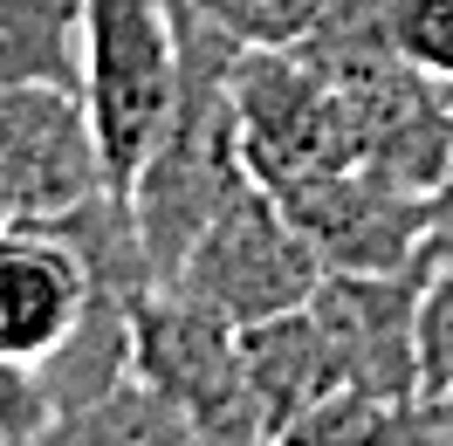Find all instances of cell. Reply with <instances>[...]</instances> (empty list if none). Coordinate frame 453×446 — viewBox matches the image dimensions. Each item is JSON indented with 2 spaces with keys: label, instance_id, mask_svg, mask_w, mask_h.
I'll use <instances>...</instances> for the list:
<instances>
[{
  "label": "cell",
  "instance_id": "obj_6",
  "mask_svg": "<svg viewBox=\"0 0 453 446\" xmlns=\"http://www.w3.org/2000/svg\"><path fill=\"white\" fill-rule=\"evenodd\" d=\"M433 254L440 248L426 241L405 268H330L310 288V316L323 330V343H330L337 385L378 391V398H419V378H412V309H419V281H426Z\"/></svg>",
  "mask_w": 453,
  "mask_h": 446
},
{
  "label": "cell",
  "instance_id": "obj_1",
  "mask_svg": "<svg viewBox=\"0 0 453 446\" xmlns=\"http://www.w3.org/2000/svg\"><path fill=\"white\" fill-rule=\"evenodd\" d=\"M83 117L96 165L117 199L131 193L144 151L179 111V42L165 0H83Z\"/></svg>",
  "mask_w": 453,
  "mask_h": 446
},
{
  "label": "cell",
  "instance_id": "obj_13",
  "mask_svg": "<svg viewBox=\"0 0 453 446\" xmlns=\"http://www.w3.org/2000/svg\"><path fill=\"white\" fill-rule=\"evenodd\" d=\"M412 378L426 398H453V248L426 261L419 309H412Z\"/></svg>",
  "mask_w": 453,
  "mask_h": 446
},
{
  "label": "cell",
  "instance_id": "obj_2",
  "mask_svg": "<svg viewBox=\"0 0 453 446\" xmlns=\"http://www.w3.org/2000/svg\"><path fill=\"white\" fill-rule=\"evenodd\" d=\"M131 378L199 433V446H268V419L248 385L234 323L206 316L172 288L131 303Z\"/></svg>",
  "mask_w": 453,
  "mask_h": 446
},
{
  "label": "cell",
  "instance_id": "obj_7",
  "mask_svg": "<svg viewBox=\"0 0 453 446\" xmlns=\"http://www.w3.org/2000/svg\"><path fill=\"white\" fill-rule=\"evenodd\" d=\"M282 213L303 227V241L330 275V268H405L426 248L433 199L371 165H343L330 179L282 193Z\"/></svg>",
  "mask_w": 453,
  "mask_h": 446
},
{
  "label": "cell",
  "instance_id": "obj_5",
  "mask_svg": "<svg viewBox=\"0 0 453 446\" xmlns=\"http://www.w3.org/2000/svg\"><path fill=\"white\" fill-rule=\"evenodd\" d=\"M111 193L83 96L62 83H0V220H56Z\"/></svg>",
  "mask_w": 453,
  "mask_h": 446
},
{
  "label": "cell",
  "instance_id": "obj_9",
  "mask_svg": "<svg viewBox=\"0 0 453 446\" xmlns=\"http://www.w3.org/2000/svg\"><path fill=\"white\" fill-rule=\"evenodd\" d=\"M241 343V364H248V385L261 398V419H268V440L288 412H303L310 398L337 385V364H330V343L316 330L310 303L303 309H282V316H261V323H241L234 330Z\"/></svg>",
  "mask_w": 453,
  "mask_h": 446
},
{
  "label": "cell",
  "instance_id": "obj_11",
  "mask_svg": "<svg viewBox=\"0 0 453 446\" xmlns=\"http://www.w3.org/2000/svg\"><path fill=\"white\" fill-rule=\"evenodd\" d=\"M28 446H199V433L165 398H151L138 378H124L76 412H56Z\"/></svg>",
  "mask_w": 453,
  "mask_h": 446
},
{
  "label": "cell",
  "instance_id": "obj_12",
  "mask_svg": "<svg viewBox=\"0 0 453 446\" xmlns=\"http://www.w3.org/2000/svg\"><path fill=\"white\" fill-rule=\"evenodd\" d=\"M179 7H193L206 28L234 35L241 49H303L330 14V0H179Z\"/></svg>",
  "mask_w": 453,
  "mask_h": 446
},
{
  "label": "cell",
  "instance_id": "obj_4",
  "mask_svg": "<svg viewBox=\"0 0 453 446\" xmlns=\"http://www.w3.org/2000/svg\"><path fill=\"white\" fill-rule=\"evenodd\" d=\"M226 89H234L248 179L268 186L275 199L310 186V179H330V172L357 165L343 96L310 49H241Z\"/></svg>",
  "mask_w": 453,
  "mask_h": 446
},
{
  "label": "cell",
  "instance_id": "obj_3",
  "mask_svg": "<svg viewBox=\"0 0 453 446\" xmlns=\"http://www.w3.org/2000/svg\"><path fill=\"white\" fill-rule=\"evenodd\" d=\"M316 281H323V261L303 241V227L282 213V199L268 186L248 179L213 220L199 227V241L179 254L165 288L241 330V323H261V316L303 309Z\"/></svg>",
  "mask_w": 453,
  "mask_h": 446
},
{
  "label": "cell",
  "instance_id": "obj_10",
  "mask_svg": "<svg viewBox=\"0 0 453 446\" xmlns=\"http://www.w3.org/2000/svg\"><path fill=\"white\" fill-rule=\"evenodd\" d=\"M0 83H83V0H0Z\"/></svg>",
  "mask_w": 453,
  "mask_h": 446
},
{
  "label": "cell",
  "instance_id": "obj_8",
  "mask_svg": "<svg viewBox=\"0 0 453 446\" xmlns=\"http://www.w3.org/2000/svg\"><path fill=\"white\" fill-rule=\"evenodd\" d=\"M96 288L104 281L89 275L83 248L69 241L62 220H0V358L42 371L69 343Z\"/></svg>",
  "mask_w": 453,
  "mask_h": 446
}]
</instances>
